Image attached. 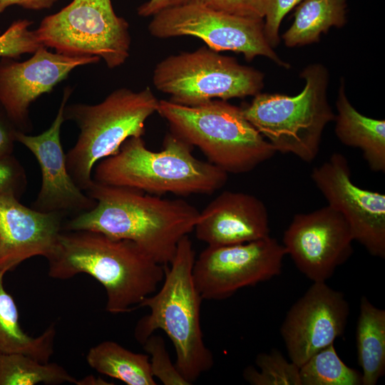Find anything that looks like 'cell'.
Wrapping results in <instances>:
<instances>
[{
    "instance_id": "1",
    "label": "cell",
    "mask_w": 385,
    "mask_h": 385,
    "mask_svg": "<svg viewBox=\"0 0 385 385\" xmlns=\"http://www.w3.org/2000/svg\"><path fill=\"white\" fill-rule=\"evenodd\" d=\"M96 200L90 210L66 220L63 230H91L135 243L158 264L168 266L179 242L194 230L200 211L182 199L93 180L84 191Z\"/></svg>"
},
{
    "instance_id": "2",
    "label": "cell",
    "mask_w": 385,
    "mask_h": 385,
    "mask_svg": "<svg viewBox=\"0 0 385 385\" xmlns=\"http://www.w3.org/2000/svg\"><path fill=\"white\" fill-rule=\"evenodd\" d=\"M48 274L68 279L85 273L105 289L106 309L129 312L157 290L165 266L153 260L135 243L91 230H63L47 259Z\"/></svg>"
},
{
    "instance_id": "3",
    "label": "cell",
    "mask_w": 385,
    "mask_h": 385,
    "mask_svg": "<svg viewBox=\"0 0 385 385\" xmlns=\"http://www.w3.org/2000/svg\"><path fill=\"white\" fill-rule=\"evenodd\" d=\"M192 148L172 132L165 135L160 151L148 149L141 136L130 137L117 153L96 163L93 179L159 196L212 194L225 185L228 173L197 159L192 153Z\"/></svg>"
},
{
    "instance_id": "4",
    "label": "cell",
    "mask_w": 385,
    "mask_h": 385,
    "mask_svg": "<svg viewBox=\"0 0 385 385\" xmlns=\"http://www.w3.org/2000/svg\"><path fill=\"white\" fill-rule=\"evenodd\" d=\"M195 252L188 235L179 242L171 263L165 266L159 291L145 297L138 308L150 313L137 323L134 337L141 344L157 329L171 340L176 354L175 366L192 384L213 366L211 351L205 345L200 324L203 299L192 277Z\"/></svg>"
},
{
    "instance_id": "5",
    "label": "cell",
    "mask_w": 385,
    "mask_h": 385,
    "mask_svg": "<svg viewBox=\"0 0 385 385\" xmlns=\"http://www.w3.org/2000/svg\"><path fill=\"white\" fill-rule=\"evenodd\" d=\"M157 113L168 121L170 132L197 147L208 162L227 173L252 171L277 153L242 108L226 101L184 106L160 100Z\"/></svg>"
},
{
    "instance_id": "6",
    "label": "cell",
    "mask_w": 385,
    "mask_h": 385,
    "mask_svg": "<svg viewBox=\"0 0 385 385\" xmlns=\"http://www.w3.org/2000/svg\"><path fill=\"white\" fill-rule=\"evenodd\" d=\"M158 101L149 87L137 92L120 88L97 104H66L64 120L74 122L80 130L66 154V167L81 190L86 191L93 183L97 163L117 153L128 138L143 136L145 121L157 112Z\"/></svg>"
},
{
    "instance_id": "7",
    "label": "cell",
    "mask_w": 385,
    "mask_h": 385,
    "mask_svg": "<svg viewBox=\"0 0 385 385\" xmlns=\"http://www.w3.org/2000/svg\"><path fill=\"white\" fill-rule=\"evenodd\" d=\"M300 77L305 85L296 96L259 93L242 110L276 152L291 153L310 163L319 153L322 133L335 115L327 98V68L309 64Z\"/></svg>"
},
{
    "instance_id": "8",
    "label": "cell",
    "mask_w": 385,
    "mask_h": 385,
    "mask_svg": "<svg viewBox=\"0 0 385 385\" xmlns=\"http://www.w3.org/2000/svg\"><path fill=\"white\" fill-rule=\"evenodd\" d=\"M153 82L157 90L170 96V101L195 106L215 98L255 96L264 86V74L204 46L160 61Z\"/></svg>"
},
{
    "instance_id": "9",
    "label": "cell",
    "mask_w": 385,
    "mask_h": 385,
    "mask_svg": "<svg viewBox=\"0 0 385 385\" xmlns=\"http://www.w3.org/2000/svg\"><path fill=\"white\" fill-rule=\"evenodd\" d=\"M34 31L43 46L72 57H98L109 68L123 65L130 54L129 24L111 0H73Z\"/></svg>"
},
{
    "instance_id": "10",
    "label": "cell",
    "mask_w": 385,
    "mask_h": 385,
    "mask_svg": "<svg viewBox=\"0 0 385 385\" xmlns=\"http://www.w3.org/2000/svg\"><path fill=\"white\" fill-rule=\"evenodd\" d=\"M148 31L159 38L195 36L217 52L242 53L248 61L257 56H265L279 66L290 67L267 41L264 20L230 15L195 1L157 13L153 16Z\"/></svg>"
},
{
    "instance_id": "11",
    "label": "cell",
    "mask_w": 385,
    "mask_h": 385,
    "mask_svg": "<svg viewBox=\"0 0 385 385\" xmlns=\"http://www.w3.org/2000/svg\"><path fill=\"white\" fill-rule=\"evenodd\" d=\"M284 246L270 236L242 244L207 246L195 260L192 277L202 298L222 300L282 272Z\"/></svg>"
},
{
    "instance_id": "12",
    "label": "cell",
    "mask_w": 385,
    "mask_h": 385,
    "mask_svg": "<svg viewBox=\"0 0 385 385\" xmlns=\"http://www.w3.org/2000/svg\"><path fill=\"white\" fill-rule=\"evenodd\" d=\"M346 157L334 153L314 167L311 178L328 205L348 223L354 240L372 256L385 257V195L363 189L351 180Z\"/></svg>"
},
{
    "instance_id": "13",
    "label": "cell",
    "mask_w": 385,
    "mask_h": 385,
    "mask_svg": "<svg viewBox=\"0 0 385 385\" xmlns=\"http://www.w3.org/2000/svg\"><path fill=\"white\" fill-rule=\"evenodd\" d=\"M353 241L344 217L327 205L294 215L282 245L303 274L313 282H322L353 253Z\"/></svg>"
},
{
    "instance_id": "14",
    "label": "cell",
    "mask_w": 385,
    "mask_h": 385,
    "mask_svg": "<svg viewBox=\"0 0 385 385\" xmlns=\"http://www.w3.org/2000/svg\"><path fill=\"white\" fill-rule=\"evenodd\" d=\"M349 315L344 294L313 282L289 309L280 327L291 361L300 367L343 334Z\"/></svg>"
},
{
    "instance_id": "15",
    "label": "cell",
    "mask_w": 385,
    "mask_h": 385,
    "mask_svg": "<svg viewBox=\"0 0 385 385\" xmlns=\"http://www.w3.org/2000/svg\"><path fill=\"white\" fill-rule=\"evenodd\" d=\"M96 56L72 57L41 46L24 61H0V105L17 130H33L29 107L39 96L50 93L76 67L96 63Z\"/></svg>"
},
{
    "instance_id": "16",
    "label": "cell",
    "mask_w": 385,
    "mask_h": 385,
    "mask_svg": "<svg viewBox=\"0 0 385 385\" xmlns=\"http://www.w3.org/2000/svg\"><path fill=\"white\" fill-rule=\"evenodd\" d=\"M72 92L71 87L64 88L56 116L46 130L36 135L20 130L15 133L16 141L31 151L41 169V188L31 207L43 212L58 213L66 220L91 210L96 203L71 178L61 142L63 111Z\"/></svg>"
},
{
    "instance_id": "17",
    "label": "cell",
    "mask_w": 385,
    "mask_h": 385,
    "mask_svg": "<svg viewBox=\"0 0 385 385\" xmlns=\"http://www.w3.org/2000/svg\"><path fill=\"white\" fill-rule=\"evenodd\" d=\"M66 218L22 205L13 195H0V270H13L24 261L53 253Z\"/></svg>"
},
{
    "instance_id": "18",
    "label": "cell",
    "mask_w": 385,
    "mask_h": 385,
    "mask_svg": "<svg viewBox=\"0 0 385 385\" xmlns=\"http://www.w3.org/2000/svg\"><path fill=\"white\" fill-rule=\"evenodd\" d=\"M194 231L197 240L212 247L263 239L270 236L268 212L252 195L224 191L200 212Z\"/></svg>"
},
{
    "instance_id": "19",
    "label": "cell",
    "mask_w": 385,
    "mask_h": 385,
    "mask_svg": "<svg viewBox=\"0 0 385 385\" xmlns=\"http://www.w3.org/2000/svg\"><path fill=\"white\" fill-rule=\"evenodd\" d=\"M334 132L344 145L360 149L371 170L385 172V120L360 113L350 103L341 78L336 100Z\"/></svg>"
},
{
    "instance_id": "20",
    "label": "cell",
    "mask_w": 385,
    "mask_h": 385,
    "mask_svg": "<svg viewBox=\"0 0 385 385\" xmlns=\"http://www.w3.org/2000/svg\"><path fill=\"white\" fill-rule=\"evenodd\" d=\"M6 273L0 270V354L21 353L42 363L49 362L53 354L55 325L36 337L22 329L15 301L4 285Z\"/></svg>"
},
{
    "instance_id": "21",
    "label": "cell",
    "mask_w": 385,
    "mask_h": 385,
    "mask_svg": "<svg viewBox=\"0 0 385 385\" xmlns=\"http://www.w3.org/2000/svg\"><path fill=\"white\" fill-rule=\"evenodd\" d=\"M356 338L362 385H375L385 372V310L365 296L360 299Z\"/></svg>"
},
{
    "instance_id": "22",
    "label": "cell",
    "mask_w": 385,
    "mask_h": 385,
    "mask_svg": "<svg viewBox=\"0 0 385 385\" xmlns=\"http://www.w3.org/2000/svg\"><path fill=\"white\" fill-rule=\"evenodd\" d=\"M346 6V0L301 1L292 24L282 36L284 45L292 48L317 43L330 28L343 27Z\"/></svg>"
},
{
    "instance_id": "23",
    "label": "cell",
    "mask_w": 385,
    "mask_h": 385,
    "mask_svg": "<svg viewBox=\"0 0 385 385\" xmlns=\"http://www.w3.org/2000/svg\"><path fill=\"white\" fill-rule=\"evenodd\" d=\"M88 364L98 373L128 385H155L147 354L133 352L113 341H104L91 348Z\"/></svg>"
},
{
    "instance_id": "24",
    "label": "cell",
    "mask_w": 385,
    "mask_h": 385,
    "mask_svg": "<svg viewBox=\"0 0 385 385\" xmlns=\"http://www.w3.org/2000/svg\"><path fill=\"white\" fill-rule=\"evenodd\" d=\"M77 379L56 363H42L21 354H0V385L76 384Z\"/></svg>"
},
{
    "instance_id": "25",
    "label": "cell",
    "mask_w": 385,
    "mask_h": 385,
    "mask_svg": "<svg viewBox=\"0 0 385 385\" xmlns=\"http://www.w3.org/2000/svg\"><path fill=\"white\" fill-rule=\"evenodd\" d=\"M301 385H362L361 373L349 367L334 344L319 351L299 367Z\"/></svg>"
},
{
    "instance_id": "26",
    "label": "cell",
    "mask_w": 385,
    "mask_h": 385,
    "mask_svg": "<svg viewBox=\"0 0 385 385\" xmlns=\"http://www.w3.org/2000/svg\"><path fill=\"white\" fill-rule=\"evenodd\" d=\"M255 364L259 370L248 366L242 374L252 385H301L299 367L275 349L258 354Z\"/></svg>"
},
{
    "instance_id": "27",
    "label": "cell",
    "mask_w": 385,
    "mask_h": 385,
    "mask_svg": "<svg viewBox=\"0 0 385 385\" xmlns=\"http://www.w3.org/2000/svg\"><path fill=\"white\" fill-rule=\"evenodd\" d=\"M33 21L26 19H18L0 35V57L16 60L43 46L35 31L30 30Z\"/></svg>"
},
{
    "instance_id": "28",
    "label": "cell",
    "mask_w": 385,
    "mask_h": 385,
    "mask_svg": "<svg viewBox=\"0 0 385 385\" xmlns=\"http://www.w3.org/2000/svg\"><path fill=\"white\" fill-rule=\"evenodd\" d=\"M149 356L151 373L165 385H189L170 360L162 337L151 334L143 344Z\"/></svg>"
},
{
    "instance_id": "29",
    "label": "cell",
    "mask_w": 385,
    "mask_h": 385,
    "mask_svg": "<svg viewBox=\"0 0 385 385\" xmlns=\"http://www.w3.org/2000/svg\"><path fill=\"white\" fill-rule=\"evenodd\" d=\"M302 0H265L264 33L274 48L280 42L279 27L283 18Z\"/></svg>"
},
{
    "instance_id": "30",
    "label": "cell",
    "mask_w": 385,
    "mask_h": 385,
    "mask_svg": "<svg viewBox=\"0 0 385 385\" xmlns=\"http://www.w3.org/2000/svg\"><path fill=\"white\" fill-rule=\"evenodd\" d=\"M27 185L25 170L12 155L0 158V195H13L17 198Z\"/></svg>"
},
{
    "instance_id": "31",
    "label": "cell",
    "mask_w": 385,
    "mask_h": 385,
    "mask_svg": "<svg viewBox=\"0 0 385 385\" xmlns=\"http://www.w3.org/2000/svg\"><path fill=\"white\" fill-rule=\"evenodd\" d=\"M193 1L230 15L264 20L265 0H194Z\"/></svg>"
},
{
    "instance_id": "32",
    "label": "cell",
    "mask_w": 385,
    "mask_h": 385,
    "mask_svg": "<svg viewBox=\"0 0 385 385\" xmlns=\"http://www.w3.org/2000/svg\"><path fill=\"white\" fill-rule=\"evenodd\" d=\"M16 130L6 113L0 115V158L12 154Z\"/></svg>"
},
{
    "instance_id": "33",
    "label": "cell",
    "mask_w": 385,
    "mask_h": 385,
    "mask_svg": "<svg viewBox=\"0 0 385 385\" xmlns=\"http://www.w3.org/2000/svg\"><path fill=\"white\" fill-rule=\"evenodd\" d=\"M194 0H148L138 8L140 16H153L157 13L175 6L183 5Z\"/></svg>"
},
{
    "instance_id": "34",
    "label": "cell",
    "mask_w": 385,
    "mask_h": 385,
    "mask_svg": "<svg viewBox=\"0 0 385 385\" xmlns=\"http://www.w3.org/2000/svg\"><path fill=\"white\" fill-rule=\"evenodd\" d=\"M58 0H0V14L8 7L16 5L29 10H43L51 8Z\"/></svg>"
},
{
    "instance_id": "35",
    "label": "cell",
    "mask_w": 385,
    "mask_h": 385,
    "mask_svg": "<svg viewBox=\"0 0 385 385\" xmlns=\"http://www.w3.org/2000/svg\"><path fill=\"white\" fill-rule=\"evenodd\" d=\"M77 385H108L112 384L101 377H95L93 376H87L83 379L77 380Z\"/></svg>"
}]
</instances>
